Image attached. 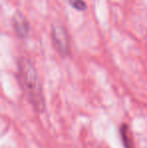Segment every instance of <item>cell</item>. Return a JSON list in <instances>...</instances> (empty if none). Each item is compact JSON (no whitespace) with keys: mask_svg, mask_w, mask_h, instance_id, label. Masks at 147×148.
Masks as SVG:
<instances>
[{"mask_svg":"<svg viewBox=\"0 0 147 148\" xmlns=\"http://www.w3.org/2000/svg\"><path fill=\"white\" fill-rule=\"evenodd\" d=\"M51 42L57 53L62 58H66L71 53V41L70 35L66 26L55 22L51 25Z\"/></svg>","mask_w":147,"mask_h":148,"instance_id":"2","label":"cell"},{"mask_svg":"<svg viewBox=\"0 0 147 148\" xmlns=\"http://www.w3.org/2000/svg\"><path fill=\"white\" fill-rule=\"evenodd\" d=\"M12 28L19 39H25L29 35L31 26L26 16L20 10H16L11 18Z\"/></svg>","mask_w":147,"mask_h":148,"instance_id":"3","label":"cell"},{"mask_svg":"<svg viewBox=\"0 0 147 148\" xmlns=\"http://www.w3.org/2000/svg\"><path fill=\"white\" fill-rule=\"evenodd\" d=\"M120 135L122 138V143H123L125 148H135L134 147V140L132 136L131 130L127 124H122L120 127Z\"/></svg>","mask_w":147,"mask_h":148,"instance_id":"4","label":"cell"},{"mask_svg":"<svg viewBox=\"0 0 147 148\" xmlns=\"http://www.w3.org/2000/svg\"><path fill=\"white\" fill-rule=\"evenodd\" d=\"M17 79L34 109L37 112H42L45 103L36 69L31 60L25 57L19 58L17 60Z\"/></svg>","mask_w":147,"mask_h":148,"instance_id":"1","label":"cell"},{"mask_svg":"<svg viewBox=\"0 0 147 148\" xmlns=\"http://www.w3.org/2000/svg\"><path fill=\"white\" fill-rule=\"evenodd\" d=\"M70 6L77 11H86L88 6L85 0H68Z\"/></svg>","mask_w":147,"mask_h":148,"instance_id":"5","label":"cell"}]
</instances>
